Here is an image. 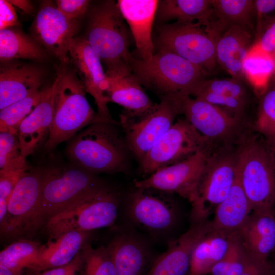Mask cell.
I'll return each mask as SVG.
<instances>
[{"label":"cell","instance_id":"cell-42","mask_svg":"<svg viewBox=\"0 0 275 275\" xmlns=\"http://www.w3.org/2000/svg\"><path fill=\"white\" fill-rule=\"evenodd\" d=\"M26 171H0V201L8 203L9 198L16 185Z\"/></svg>","mask_w":275,"mask_h":275},{"label":"cell","instance_id":"cell-44","mask_svg":"<svg viewBox=\"0 0 275 275\" xmlns=\"http://www.w3.org/2000/svg\"><path fill=\"white\" fill-rule=\"evenodd\" d=\"M254 3L258 34L261 30L264 18L275 11V0H256L254 1Z\"/></svg>","mask_w":275,"mask_h":275},{"label":"cell","instance_id":"cell-15","mask_svg":"<svg viewBox=\"0 0 275 275\" xmlns=\"http://www.w3.org/2000/svg\"><path fill=\"white\" fill-rule=\"evenodd\" d=\"M167 193L136 188L130 196L127 213L136 226L153 234L170 231L175 225L177 210Z\"/></svg>","mask_w":275,"mask_h":275},{"label":"cell","instance_id":"cell-4","mask_svg":"<svg viewBox=\"0 0 275 275\" xmlns=\"http://www.w3.org/2000/svg\"><path fill=\"white\" fill-rule=\"evenodd\" d=\"M56 77L53 117L49 136L44 145L45 153L52 151L88 125L103 121L90 106L82 83L74 73L59 69Z\"/></svg>","mask_w":275,"mask_h":275},{"label":"cell","instance_id":"cell-31","mask_svg":"<svg viewBox=\"0 0 275 275\" xmlns=\"http://www.w3.org/2000/svg\"><path fill=\"white\" fill-rule=\"evenodd\" d=\"M46 54L40 45L22 31L7 28L0 30V59L8 62L16 59L42 60Z\"/></svg>","mask_w":275,"mask_h":275},{"label":"cell","instance_id":"cell-11","mask_svg":"<svg viewBox=\"0 0 275 275\" xmlns=\"http://www.w3.org/2000/svg\"><path fill=\"white\" fill-rule=\"evenodd\" d=\"M206 140L184 118H179L139 163L143 176L182 161L199 152L212 151Z\"/></svg>","mask_w":275,"mask_h":275},{"label":"cell","instance_id":"cell-30","mask_svg":"<svg viewBox=\"0 0 275 275\" xmlns=\"http://www.w3.org/2000/svg\"><path fill=\"white\" fill-rule=\"evenodd\" d=\"M214 18L209 30L217 39L232 25L252 29L255 14L254 1L211 0Z\"/></svg>","mask_w":275,"mask_h":275},{"label":"cell","instance_id":"cell-37","mask_svg":"<svg viewBox=\"0 0 275 275\" xmlns=\"http://www.w3.org/2000/svg\"><path fill=\"white\" fill-rule=\"evenodd\" d=\"M85 275H116L108 248H93L87 244L80 252Z\"/></svg>","mask_w":275,"mask_h":275},{"label":"cell","instance_id":"cell-50","mask_svg":"<svg viewBox=\"0 0 275 275\" xmlns=\"http://www.w3.org/2000/svg\"><path fill=\"white\" fill-rule=\"evenodd\" d=\"M270 146H271V148H272V150L273 151V153H274V154L275 155V144H273L272 145H270Z\"/></svg>","mask_w":275,"mask_h":275},{"label":"cell","instance_id":"cell-18","mask_svg":"<svg viewBox=\"0 0 275 275\" xmlns=\"http://www.w3.org/2000/svg\"><path fill=\"white\" fill-rule=\"evenodd\" d=\"M105 94L110 102L122 107L120 118L136 119L150 113L157 103L154 102L132 73L129 66L107 68Z\"/></svg>","mask_w":275,"mask_h":275},{"label":"cell","instance_id":"cell-12","mask_svg":"<svg viewBox=\"0 0 275 275\" xmlns=\"http://www.w3.org/2000/svg\"><path fill=\"white\" fill-rule=\"evenodd\" d=\"M42 166L30 167L21 177L8 200L7 213L1 232L18 237L35 232L42 183Z\"/></svg>","mask_w":275,"mask_h":275},{"label":"cell","instance_id":"cell-33","mask_svg":"<svg viewBox=\"0 0 275 275\" xmlns=\"http://www.w3.org/2000/svg\"><path fill=\"white\" fill-rule=\"evenodd\" d=\"M40 248L37 243L29 240L15 241L1 251L0 265L21 272L24 268H30L35 262Z\"/></svg>","mask_w":275,"mask_h":275},{"label":"cell","instance_id":"cell-10","mask_svg":"<svg viewBox=\"0 0 275 275\" xmlns=\"http://www.w3.org/2000/svg\"><path fill=\"white\" fill-rule=\"evenodd\" d=\"M237 150H217L207 155L197 199L191 205L194 223L207 220L229 193L236 176Z\"/></svg>","mask_w":275,"mask_h":275},{"label":"cell","instance_id":"cell-32","mask_svg":"<svg viewBox=\"0 0 275 275\" xmlns=\"http://www.w3.org/2000/svg\"><path fill=\"white\" fill-rule=\"evenodd\" d=\"M275 71V57L263 52L254 44L251 46L242 63L243 76L256 92L263 95Z\"/></svg>","mask_w":275,"mask_h":275},{"label":"cell","instance_id":"cell-36","mask_svg":"<svg viewBox=\"0 0 275 275\" xmlns=\"http://www.w3.org/2000/svg\"><path fill=\"white\" fill-rule=\"evenodd\" d=\"M252 126L269 145L275 144V88L263 94Z\"/></svg>","mask_w":275,"mask_h":275},{"label":"cell","instance_id":"cell-16","mask_svg":"<svg viewBox=\"0 0 275 275\" xmlns=\"http://www.w3.org/2000/svg\"><path fill=\"white\" fill-rule=\"evenodd\" d=\"M78 26L77 20L67 18L56 6L46 3L38 12L31 31L35 40L65 64L70 61L69 48Z\"/></svg>","mask_w":275,"mask_h":275},{"label":"cell","instance_id":"cell-9","mask_svg":"<svg viewBox=\"0 0 275 275\" xmlns=\"http://www.w3.org/2000/svg\"><path fill=\"white\" fill-rule=\"evenodd\" d=\"M155 52L175 53L200 68L206 75L215 70L216 39L198 22L168 23L156 26Z\"/></svg>","mask_w":275,"mask_h":275},{"label":"cell","instance_id":"cell-38","mask_svg":"<svg viewBox=\"0 0 275 275\" xmlns=\"http://www.w3.org/2000/svg\"><path fill=\"white\" fill-rule=\"evenodd\" d=\"M29 167L21 154L18 135L0 132V171L27 170Z\"/></svg>","mask_w":275,"mask_h":275},{"label":"cell","instance_id":"cell-51","mask_svg":"<svg viewBox=\"0 0 275 275\" xmlns=\"http://www.w3.org/2000/svg\"><path fill=\"white\" fill-rule=\"evenodd\" d=\"M274 74H275V71H274Z\"/></svg>","mask_w":275,"mask_h":275},{"label":"cell","instance_id":"cell-45","mask_svg":"<svg viewBox=\"0 0 275 275\" xmlns=\"http://www.w3.org/2000/svg\"><path fill=\"white\" fill-rule=\"evenodd\" d=\"M82 264L80 253L68 264L43 271L35 275H75Z\"/></svg>","mask_w":275,"mask_h":275},{"label":"cell","instance_id":"cell-40","mask_svg":"<svg viewBox=\"0 0 275 275\" xmlns=\"http://www.w3.org/2000/svg\"><path fill=\"white\" fill-rule=\"evenodd\" d=\"M261 50L275 57V18L264 23L254 44Z\"/></svg>","mask_w":275,"mask_h":275},{"label":"cell","instance_id":"cell-3","mask_svg":"<svg viewBox=\"0 0 275 275\" xmlns=\"http://www.w3.org/2000/svg\"><path fill=\"white\" fill-rule=\"evenodd\" d=\"M106 185L96 174L71 163L42 166L40 200L35 231L50 218Z\"/></svg>","mask_w":275,"mask_h":275},{"label":"cell","instance_id":"cell-46","mask_svg":"<svg viewBox=\"0 0 275 275\" xmlns=\"http://www.w3.org/2000/svg\"><path fill=\"white\" fill-rule=\"evenodd\" d=\"M249 256V255H248ZM241 275H265L263 272L249 257L246 267Z\"/></svg>","mask_w":275,"mask_h":275},{"label":"cell","instance_id":"cell-47","mask_svg":"<svg viewBox=\"0 0 275 275\" xmlns=\"http://www.w3.org/2000/svg\"><path fill=\"white\" fill-rule=\"evenodd\" d=\"M9 1L13 6L18 7L26 13H31L33 10V6L29 1L11 0Z\"/></svg>","mask_w":275,"mask_h":275},{"label":"cell","instance_id":"cell-48","mask_svg":"<svg viewBox=\"0 0 275 275\" xmlns=\"http://www.w3.org/2000/svg\"><path fill=\"white\" fill-rule=\"evenodd\" d=\"M266 275H275V252L269 259Z\"/></svg>","mask_w":275,"mask_h":275},{"label":"cell","instance_id":"cell-5","mask_svg":"<svg viewBox=\"0 0 275 275\" xmlns=\"http://www.w3.org/2000/svg\"><path fill=\"white\" fill-rule=\"evenodd\" d=\"M237 173L252 211L275 212V155L264 139L252 134L241 144Z\"/></svg>","mask_w":275,"mask_h":275},{"label":"cell","instance_id":"cell-24","mask_svg":"<svg viewBox=\"0 0 275 275\" xmlns=\"http://www.w3.org/2000/svg\"><path fill=\"white\" fill-rule=\"evenodd\" d=\"M108 248L116 275H145L151 262V252L136 236L122 232L116 235Z\"/></svg>","mask_w":275,"mask_h":275},{"label":"cell","instance_id":"cell-20","mask_svg":"<svg viewBox=\"0 0 275 275\" xmlns=\"http://www.w3.org/2000/svg\"><path fill=\"white\" fill-rule=\"evenodd\" d=\"M238 233L249 257L266 275L275 252V212L252 211Z\"/></svg>","mask_w":275,"mask_h":275},{"label":"cell","instance_id":"cell-41","mask_svg":"<svg viewBox=\"0 0 275 275\" xmlns=\"http://www.w3.org/2000/svg\"><path fill=\"white\" fill-rule=\"evenodd\" d=\"M90 3L87 0H58L56 6L67 18L77 20L86 13Z\"/></svg>","mask_w":275,"mask_h":275},{"label":"cell","instance_id":"cell-25","mask_svg":"<svg viewBox=\"0 0 275 275\" xmlns=\"http://www.w3.org/2000/svg\"><path fill=\"white\" fill-rule=\"evenodd\" d=\"M251 29L232 25L222 33L216 40L217 64L231 77L241 80L243 77L242 63L251 47Z\"/></svg>","mask_w":275,"mask_h":275},{"label":"cell","instance_id":"cell-35","mask_svg":"<svg viewBox=\"0 0 275 275\" xmlns=\"http://www.w3.org/2000/svg\"><path fill=\"white\" fill-rule=\"evenodd\" d=\"M248 258L238 232H235L226 254L212 267L208 275H241Z\"/></svg>","mask_w":275,"mask_h":275},{"label":"cell","instance_id":"cell-27","mask_svg":"<svg viewBox=\"0 0 275 275\" xmlns=\"http://www.w3.org/2000/svg\"><path fill=\"white\" fill-rule=\"evenodd\" d=\"M252 212L251 205L236 171V178L231 189L216 208L214 217L210 221L212 230L228 233L238 232Z\"/></svg>","mask_w":275,"mask_h":275},{"label":"cell","instance_id":"cell-26","mask_svg":"<svg viewBox=\"0 0 275 275\" xmlns=\"http://www.w3.org/2000/svg\"><path fill=\"white\" fill-rule=\"evenodd\" d=\"M91 231L74 230L66 232L40 248L38 256L29 268L38 272L66 265L88 244Z\"/></svg>","mask_w":275,"mask_h":275},{"label":"cell","instance_id":"cell-13","mask_svg":"<svg viewBox=\"0 0 275 275\" xmlns=\"http://www.w3.org/2000/svg\"><path fill=\"white\" fill-rule=\"evenodd\" d=\"M179 114L177 98L171 97L160 100L154 109L140 118H120L128 148L139 163L173 125Z\"/></svg>","mask_w":275,"mask_h":275},{"label":"cell","instance_id":"cell-21","mask_svg":"<svg viewBox=\"0 0 275 275\" xmlns=\"http://www.w3.org/2000/svg\"><path fill=\"white\" fill-rule=\"evenodd\" d=\"M159 1L119 0L118 7L134 40L139 58L150 59L154 54L152 31Z\"/></svg>","mask_w":275,"mask_h":275},{"label":"cell","instance_id":"cell-49","mask_svg":"<svg viewBox=\"0 0 275 275\" xmlns=\"http://www.w3.org/2000/svg\"><path fill=\"white\" fill-rule=\"evenodd\" d=\"M21 272L14 271L5 266L0 265V275H21Z\"/></svg>","mask_w":275,"mask_h":275},{"label":"cell","instance_id":"cell-29","mask_svg":"<svg viewBox=\"0 0 275 275\" xmlns=\"http://www.w3.org/2000/svg\"><path fill=\"white\" fill-rule=\"evenodd\" d=\"M233 233L211 230L195 245L187 275H207L227 252Z\"/></svg>","mask_w":275,"mask_h":275},{"label":"cell","instance_id":"cell-39","mask_svg":"<svg viewBox=\"0 0 275 275\" xmlns=\"http://www.w3.org/2000/svg\"><path fill=\"white\" fill-rule=\"evenodd\" d=\"M198 92H207L220 96L250 102L249 93L241 80L232 77L222 79H205L194 95Z\"/></svg>","mask_w":275,"mask_h":275},{"label":"cell","instance_id":"cell-17","mask_svg":"<svg viewBox=\"0 0 275 275\" xmlns=\"http://www.w3.org/2000/svg\"><path fill=\"white\" fill-rule=\"evenodd\" d=\"M69 59L78 74L86 92L91 95L103 121L118 124L110 115L105 94L106 79L101 60L85 38H74L69 48Z\"/></svg>","mask_w":275,"mask_h":275},{"label":"cell","instance_id":"cell-8","mask_svg":"<svg viewBox=\"0 0 275 275\" xmlns=\"http://www.w3.org/2000/svg\"><path fill=\"white\" fill-rule=\"evenodd\" d=\"M119 193L108 186L100 188L53 216L43 225L50 239L71 231H91L113 225L117 218Z\"/></svg>","mask_w":275,"mask_h":275},{"label":"cell","instance_id":"cell-14","mask_svg":"<svg viewBox=\"0 0 275 275\" xmlns=\"http://www.w3.org/2000/svg\"><path fill=\"white\" fill-rule=\"evenodd\" d=\"M208 153L199 152L180 162L161 168L150 176L134 181L136 188H152L168 194L176 193L192 205L204 172Z\"/></svg>","mask_w":275,"mask_h":275},{"label":"cell","instance_id":"cell-28","mask_svg":"<svg viewBox=\"0 0 275 275\" xmlns=\"http://www.w3.org/2000/svg\"><path fill=\"white\" fill-rule=\"evenodd\" d=\"M213 17L211 0H161L159 1L155 21L158 25L171 21L198 22L207 28Z\"/></svg>","mask_w":275,"mask_h":275},{"label":"cell","instance_id":"cell-22","mask_svg":"<svg viewBox=\"0 0 275 275\" xmlns=\"http://www.w3.org/2000/svg\"><path fill=\"white\" fill-rule=\"evenodd\" d=\"M57 80L56 77L53 83L44 89L37 105L19 125L17 135L21 154L25 158L39 148L47 134L49 136L53 120Z\"/></svg>","mask_w":275,"mask_h":275},{"label":"cell","instance_id":"cell-1","mask_svg":"<svg viewBox=\"0 0 275 275\" xmlns=\"http://www.w3.org/2000/svg\"><path fill=\"white\" fill-rule=\"evenodd\" d=\"M116 125L95 122L68 140L65 153L69 162L94 174L125 172L129 150Z\"/></svg>","mask_w":275,"mask_h":275},{"label":"cell","instance_id":"cell-34","mask_svg":"<svg viewBox=\"0 0 275 275\" xmlns=\"http://www.w3.org/2000/svg\"><path fill=\"white\" fill-rule=\"evenodd\" d=\"M44 90H39L1 110L0 132L7 131L17 134L20 124L37 105Z\"/></svg>","mask_w":275,"mask_h":275},{"label":"cell","instance_id":"cell-6","mask_svg":"<svg viewBox=\"0 0 275 275\" xmlns=\"http://www.w3.org/2000/svg\"><path fill=\"white\" fill-rule=\"evenodd\" d=\"M180 114L208 142L213 151L238 149L252 134V123L189 95L176 96Z\"/></svg>","mask_w":275,"mask_h":275},{"label":"cell","instance_id":"cell-23","mask_svg":"<svg viewBox=\"0 0 275 275\" xmlns=\"http://www.w3.org/2000/svg\"><path fill=\"white\" fill-rule=\"evenodd\" d=\"M44 77L43 70L36 66L8 63L0 70V110L40 90Z\"/></svg>","mask_w":275,"mask_h":275},{"label":"cell","instance_id":"cell-7","mask_svg":"<svg viewBox=\"0 0 275 275\" xmlns=\"http://www.w3.org/2000/svg\"><path fill=\"white\" fill-rule=\"evenodd\" d=\"M89 18L85 38L107 68L130 66L134 56L129 50L130 30L117 2L106 1L94 6Z\"/></svg>","mask_w":275,"mask_h":275},{"label":"cell","instance_id":"cell-2","mask_svg":"<svg viewBox=\"0 0 275 275\" xmlns=\"http://www.w3.org/2000/svg\"><path fill=\"white\" fill-rule=\"evenodd\" d=\"M132 74L142 86L160 100L179 95L194 96L206 76L198 66L167 51H157L148 60L134 57Z\"/></svg>","mask_w":275,"mask_h":275},{"label":"cell","instance_id":"cell-19","mask_svg":"<svg viewBox=\"0 0 275 275\" xmlns=\"http://www.w3.org/2000/svg\"><path fill=\"white\" fill-rule=\"evenodd\" d=\"M211 230L210 221L194 223L186 232L169 243L166 251L153 261L145 275H187L195 245Z\"/></svg>","mask_w":275,"mask_h":275},{"label":"cell","instance_id":"cell-43","mask_svg":"<svg viewBox=\"0 0 275 275\" xmlns=\"http://www.w3.org/2000/svg\"><path fill=\"white\" fill-rule=\"evenodd\" d=\"M19 24L13 6L9 1H0V30Z\"/></svg>","mask_w":275,"mask_h":275}]
</instances>
